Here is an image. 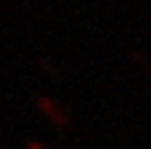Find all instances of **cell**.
<instances>
[{
    "mask_svg": "<svg viewBox=\"0 0 151 149\" xmlns=\"http://www.w3.org/2000/svg\"><path fill=\"white\" fill-rule=\"evenodd\" d=\"M34 108H37V113H39L44 120H49L54 127H59V129H68V127H71L68 110H66L56 98L39 93V95H34Z\"/></svg>",
    "mask_w": 151,
    "mask_h": 149,
    "instance_id": "obj_1",
    "label": "cell"
},
{
    "mask_svg": "<svg viewBox=\"0 0 151 149\" xmlns=\"http://www.w3.org/2000/svg\"><path fill=\"white\" fill-rule=\"evenodd\" d=\"M37 66H39V69H42L49 78H59V71L54 69V64H51L49 59H37Z\"/></svg>",
    "mask_w": 151,
    "mask_h": 149,
    "instance_id": "obj_2",
    "label": "cell"
},
{
    "mask_svg": "<svg viewBox=\"0 0 151 149\" xmlns=\"http://www.w3.org/2000/svg\"><path fill=\"white\" fill-rule=\"evenodd\" d=\"M27 149H51V147H46L39 139H27Z\"/></svg>",
    "mask_w": 151,
    "mask_h": 149,
    "instance_id": "obj_3",
    "label": "cell"
}]
</instances>
